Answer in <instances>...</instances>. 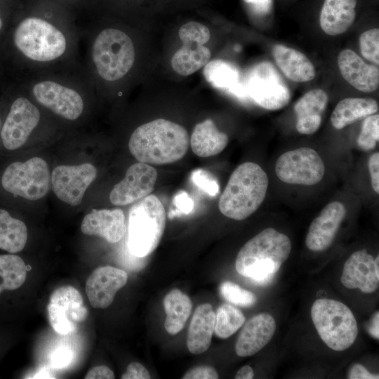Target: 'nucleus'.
Masks as SVG:
<instances>
[{"label":"nucleus","mask_w":379,"mask_h":379,"mask_svg":"<svg viewBox=\"0 0 379 379\" xmlns=\"http://www.w3.org/2000/svg\"><path fill=\"white\" fill-rule=\"evenodd\" d=\"M1 27H2V21H1V19L0 18V29H1Z\"/></svg>","instance_id":"obj_49"},{"label":"nucleus","mask_w":379,"mask_h":379,"mask_svg":"<svg viewBox=\"0 0 379 379\" xmlns=\"http://www.w3.org/2000/svg\"><path fill=\"white\" fill-rule=\"evenodd\" d=\"M81 230L84 234L101 237L109 243H117L126 232L124 212L119 208L93 209L84 218Z\"/></svg>","instance_id":"obj_22"},{"label":"nucleus","mask_w":379,"mask_h":379,"mask_svg":"<svg viewBox=\"0 0 379 379\" xmlns=\"http://www.w3.org/2000/svg\"><path fill=\"white\" fill-rule=\"evenodd\" d=\"M215 322V314L211 304H201L196 308L187 337V347L192 354H201L209 348Z\"/></svg>","instance_id":"obj_24"},{"label":"nucleus","mask_w":379,"mask_h":379,"mask_svg":"<svg viewBox=\"0 0 379 379\" xmlns=\"http://www.w3.org/2000/svg\"><path fill=\"white\" fill-rule=\"evenodd\" d=\"M47 311L51 326L62 335L74 333L88 316L81 295L71 286H61L51 293Z\"/></svg>","instance_id":"obj_12"},{"label":"nucleus","mask_w":379,"mask_h":379,"mask_svg":"<svg viewBox=\"0 0 379 379\" xmlns=\"http://www.w3.org/2000/svg\"><path fill=\"white\" fill-rule=\"evenodd\" d=\"M252 11L258 15L268 14L272 6L273 0H244Z\"/></svg>","instance_id":"obj_42"},{"label":"nucleus","mask_w":379,"mask_h":379,"mask_svg":"<svg viewBox=\"0 0 379 379\" xmlns=\"http://www.w3.org/2000/svg\"><path fill=\"white\" fill-rule=\"evenodd\" d=\"M190 146L189 134L182 126L157 119L138 126L131 134L128 148L139 161L164 165L180 160Z\"/></svg>","instance_id":"obj_1"},{"label":"nucleus","mask_w":379,"mask_h":379,"mask_svg":"<svg viewBox=\"0 0 379 379\" xmlns=\"http://www.w3.org/2000/svg\"><path fill=\"white\" fill-rule=\"evenodd\" d=\"M275 173L284 182L310 186L322 180L325 166L316 150L301 147L282 154L276 161Z\"/></svg>","instance_id":"obj_10"},{"label":"nucleus","mask_w":379,"mask_h":379,"mask_svg":"<svg viewBox=\"0 0 379 379\" xmlns=\"http://www.w3.org/2000/svg\"><path fill=\"white\" fill-rule=\"evenodd\" d=\"M0 128H1V119H0Z\"/></svg>","instance_id":"obj_50"},{"label":"nucleus","mask_w":379,"mask_h":379,"mask_svg":"<svg viewBox=\"0 0 379 379\" xmlns=\"http://www.w3.org/2000/svg\"><path fill=\"white\" fill-rule=\"evenodd\" d=\"M173 203L176 208L184 213H190L193 207L194 202L185 192L178 193L174 198Z\"/></svg>","instance_id":"obj_45"},{"label":"nucleus","mask_w":379,"mask_h":379,"mask_svg":"<svg viewBox=\"0 0 379 379\" xmlns=\"http://www.w3.org/2000/svg\"><path fill=\"white\" fill-rule=\"evenodd\" d=\"M245 320L241 310L232 305L223 304L216 311L214 332L220 338H227L243 326Z\"/></svg>","instance_id":"obj_33"},{"label":"nucleus","mask_w":379,"mask_h":379,"mask_svg":"<svg viewBox=\"0 0 379 379\" xmlns=\"http://www.w3.org/2000/svg\"><path fill=\"white\" fill-rule=\"evenodd\" d=\"M379 140V114L366 117L357 138V145L363 151L373 150Z\"/></svg>","instance_id":"obj_35"},{"label":"nucleus","mask_w":379,"mask_h":379,"mask_svg":"<svg viewBox=\"0 0 379 379\" xmlns=\"http://www.w3.org/2000/svg\"><path fill=\"white\" fill-rule=\"evenodd\" d=\"M128 281L127 273L112 266L97 268L86 282V292L91 305L105 309L113 302L117 292Z\"/></svg>","instance_id":"obj_18"},{"label":"nucleus","mask_w":379,"mask_h":379,"mask_svg":"<svg viewBox=\"0 0 379 379\" xmlns=\"http://www.w3.org/2000/svg\"><path fill=\"white\" fill-rule=\"evenodd\" d=\"M273 55L282 73L290 80L295 82H306L314 78V67L302 53L277 44L273 48Z\"/></svg>","instance_id":"obj_27"},{"label":"nucleus","mask_w":379,"mask_h":379,"mask_svg":"<svg viewBox=\"0 0 379 379\" xmlns=\"http://www.w3.org/2000/svg\"><path fill=\"white\" fill-rule=\"evenodd\" d=\"M311 317L323 342L331 350L350 348L358 335V326L350 309L344 303L328 298L316 300Z\"/></svg>","instance_id":"obj_5"},{"label":"nucleus","mask_w":379,"mask_h":379,"mask_svg":"<svg viewBox=\"0 0 379 379\" xmlns=\"http://www.w3.org/2000/svg\"><path fill=\"white\" fill-rule=\"evenodd\" d=\"M361 55L375 65L379 64V29L373 28L363 32L359 38Z\"/></svg>","instance_id":"obj_36"},{"label":"nucleus","mask_w":379,"mask_h":379,"mask_svg":"<svg viewBox=\"0 0 379 379\" xmlns=\"http://www.w3.org/2000/svg\"><path fill=\"white\" fill-rule=\"evenodd\" d=\"M122 379H149L151 378L148 370L138 362H131L128 364Z\"/></svg>","instance_id":"obj_40"},{"label":"nucleus","mask_w":379,"mask_h":379,"mask_svg":"<svg viewBox=\"0 0 379 379\" xmlns=\"http://www.w3.org/2000/svg\"><path fill=\"white\" fill-rule=\"evenodd\" d=\"M51 175L45 160L32 157L25 162L11 164L4 171L1 184L7 192L35 201L44 197L48 192Z\"/></svg>","instance_id":"obj_8"},{"label":"nucleus","mask_w":379,"mask_h":379,"mask_svg":"<svg viewBox=\"0 0 379 379\" xmlns=\"http://www.w3.org/2000/svg\"><path fill=\"white\" fill-rule=\"evenodd\" d=\"M178 35L183 45L173 56L171 65L176 73L188 76L211 59V51L204 46L210 39V31L203 24L189 22L180 28Z\"/></svg>","instance_id":"obj_11"},{"label":"nucleus","mask_w":379,"mask_h":379,"mask_svg":"<svg viewBox=\"0 0 379 379\" xmlns=\"http://www.w3.org/2000/svg\"><path fill=\"white\" fill-rule=\"evenodd\" d=\"M163 204L154 194L139 200L130 209L127 246L135 256L145 257L158 246L166 227Z\"/></svg>","instance_id":"obj_4"},{"label":"nucleus","mask_w":379,"mask_h":379,"mask_svg":"<svg viewBox=\"0 0 379 379\" xmlns=\"http://www.w3.org/2000/svg\"><path fill=\"white\" fill-rule=\"evenodd\" d=\"M27 265L14 253L0 255V294L20 288L27 277Z\"/></svg>","instance_id":"obj_32"},{"label":"nucleus","mask_w":379,"mask_h":379,"mask_svg":"<svg viewBox=\"0 0 379 379\" xmlns=\"http://www.w3.org/2000/svg\"><path fill=\"white\" fill-rule=\"evenodd\" d=\"M379 313L378 311L375 312L371 319L370 320L367 329L368 333L375 339H379Z\"/></svg>","instance_id":"obj_46"},{"label":"nucleus","mask_w":379,"mask_h":379,"mask_svg":"<svg viewBox=\"0 0 379 379\" xmlns=\"http://www.w3.org/2000/svg\"><path fill=\"white\" fill-rule=\"evenodd\" d=\"M357 0H324L319 17L322 30L335 36L345 32L356 17Z\"/></svg>","instance_id":"obj_26"},{"label":"nucleus","mask_w":379,"mask_h":379,"mask_svg":"<svg viewBox=\"0 0 379 379\" xmlns=\"http://www.w3.org/2000/svg\"><path fill=\"white\" fill-rule=\"evenodd\" d=\"M92 59L99 76L108 81L124 77L135 60L131 39L123 31L107 28L101 31L92 46Z\"/></svg>","instance_id":"obj_7"},{"label":"nucleus","mask_w":379,"mask_h":379,"mask_svg":"<svg viewBox=\"0 0 379 379\" xmlns=\"http://www.w3.org/2000/svg\"><path fill=\"white\" fill-rule=\"evenodd\" d=\"M164 307L166 316L165 329L169 334L175 335L184 328L191 314L192 302L185 293L173 289L166 295Z\"/></svg>","instance_id":"obj_30"},{"label":"nucleus","mask_w":379,"mask_h":379,"mask_svg":"<svg viewBox=\"0 0 379 379\" xmlns=\"http://www.w3.org/2000/svg\"><path fill=\"white\" fill-rule=\"evenodd\" d=\"M347 378L350 379H378V375L371 373L363 365L355 364L349 370Z\"/></svg>","instance_id":"obj_43"},{"label":"nucleus","mask_w":379,"mask_h":379,"mask_svg":"<svg viewBox=\"0 0 379 379\" xmlns=\"http://www.w3.org/2000/svg\"><path fill=\"white\" fill-rule=\"evenodd\" d=\"M157 180V170L149 164L138 162L127 170L125 177L116 184L109 194L115 206H126L151 194Z\"/></svg>","instance_id":"obj_16"},{"label":"nucleus","mask_w":379,"mask_h":379,"mask_svg":"<svg viewBox=\"0 0 379 379\" xmlns=\"http://www.w3.org/2000/svg\"><path fill=\"white\" fill-rule=\"evenodd\" d=\"M328 95L322 89L307 92L294 105L296 129L304 135L314 133L320 127L322 114L328 103Z\"/></svg>","instance_id":"obj_23"},{"label":"nucleus","mask_w":379,"mask_h":379,"mask_svg":"<svg viewBox=\"0 0 379 379\" xmlns=\"http://www.w3.org/2000/svg\"><path fill=\"white\" fill-rule=\"evenodd\" d=\"M203 74L213 87L239 98H248L244 79L234 65L222 60H214L204 66Z\"/></svg>","instance_id":"obj_25"},{"label":"nucleus","mask_w":379,"mask_h":379,"mask_svg":"<svg viewBox=\"0 0 379 379\" xmlns=\"http://www.w3.org/2000/svg\"><path fill=\"white\" fill-rule=\"evenodd\" d=\"M114 378V372L105 365L93 367L84 377L86 379H113Z\"/></svg>","instance_id":"obj_44"},{"label":"nucleus","mask_w":379,"mask_h":379,"mask_svg":"<svg viewBox=\"0 0 379 379\" xmlns=\"http://www.w3.org/2000/svg\"><path fill=\"white\" fill-rule=\"evenodd\" d=\"M378 111V102L372 98H347L336 105L331 115V122L335 129L340 130Z\"/></svg>","instance_id":"obj_29"},{"label":"nucleus","mask_w":379,"mask_h":379,"mask_svg":"<svg viewBox=\"0 0 379 379\" xmlns=\"http://www.w3.org/2000/svg\"><path fill=\"white\" fill-rule=\"evenodd\" d=\"M96 175L97 169L90 163L58 166L51 174L53 190L61 201L77 206L81 203L86 190Z\"/></svg>","instance_id":"obj_13"},{"label":"nucleus","mask_w":379,"mask_h":379,"mask_svg":"<svg viewBox=\"0 0 379 379\" xmlns=\"http://www.w3.org/2000/svg\"><path fill=\"white\" fill-rule=\"evenodd\" d=\"M291 247L287 235L274 228H266L240 249L235 261L236 270L258 285H267L288 258Z\"/></svg>","instance_id":"obj_2"},{"label":"nucleus","mask_w":379,"mask_h":379,"mask_svg":"<svg viewBox=\"0 0 379 379\" xmlns=\"http://www.w3.org/2000/svg\"><path fill=\"white\" fill-rule=\"evenodd\" d=\"M72 358L73 352L69 347H60L51 354V362L55 368H62L69 364Z\"/></svg>","instance_id":"obj_39"},{"label":"nucleus","mask_w":379,"mask_h":379,"mask_svg":"<svg viewBox=\"0 0 379 379\" xmlns=\"http://www.w3.org/2000/svg\"><path fill=\"white\" fill-rule=\"evenodd\" d=\"M340 281L349 289L375 292L379 286V256L373 258L365 249L354 252L345 262Z\"/></svg>","instance_id":"obj_17"},{"label":"nucleus","mask_w":379,"mask_h":379,"mask_svg":"<svg viewBox=\"0 0 379 379\" xmlns=\"http://www.w3.org/2000/svg\"><path fill=\"white\" fill-rule=\"evenodd\" d=\"M244 84L248 97L266 109H279L291 100L288 88L270 62L254 66L248 72Z\"/></svg>","instance_id":"obj_9"},{"label":"nucleus","mask_w":379,"mask_h":379,"mask_svg":"<svg viewBox=\"0 0 379 379\" xmlns=\"http://www.w3.org/2000/svg\"><path fill=\"white\" fill-rule=\"evenodd\" d=\"M13 40L19 51L35 62L54 60L67 48V40L61 30L39 17L22 20L15 30Z\"/></svg>","instance_id":"obj_6"},{"label":"nucleus","mask_w":379,"mask_h":379,"mask_svg":"<svg viewBox=\"0 0 379 379\" xmlns=\"http://www.w3.org/2000/svg\"><path fill=\"white\" fill-rule=\"evenodd\" d=\"M41 114L27 98L20 97L11 105L1 131L6 149L14 150L22 147L38 125Z\"/></svg>","instance_id":"obj_14"},{"label":"nucleus","mask_w":379,"mask_h":379,"mask_svg":"<svg viewBox=\"0 0 379 379\" xmlns=\"http://www.w3.org/2000/svg\"><path fill=\"white\" fill-rule=\"evenodd\" d=\"M253 370L248 365H245L242 366L235 375L236 379H252L253 378Z\"/></svg>","instance_id":"obj_47"},{"label":"nucleus","mask_w":379,"mask_h":379,"mask_svg":"<svg viewBox=\"0 0 379 379\" xmlns=\"http://www.w3.org/2000/svg\"><path fill=\"white\" fill-rule=\"evenodd\" d=\"M371 186L376 194L379 193V152L371 155L368 162Z\"/></svg>","instance_id":"obj_41"},{"label":"nucleus","mask_w":379,"mask_h":379,"mask_svg":"<svg viewBox=\"0 0 379 379\" xmlns=\"http://www.w3.org/2000/svg\"><path fill=\"white\" fill-rule=\"evenodd\" d=\"M276 321L268 313H260L251 318L240 331L235 344L236 354L241 357L253 355L272 338Z\"/></svg>","instance_id":"obj_20"},{"label":"nucleus","mask_w":379,"mask_h":379,"mask_svg":"<svg viewBox=\"0 0 379 379\" xmlns=\"http://www.w3.org/2000/svg\"><path fill=\"white\" fill-rule=\"evenodd\" d=\"M219 378L216 370L210 366H195L187 371L183 379H217Z\"/></svg>","instance_id":"obj_38"},{"label":"nucleus","mask_w":379,"mask_h":379,"mask_svg":"<svg viewBox=\"0 0 379 379\" xmlns=\"http://www.w3.org/2000/svg\"><path fill=\"white\" fill-rule=\"evenodd\" d=\"M346 214L345 206L332 201L321 210L311 222L305 238L307 247L312 251H323L332 244Z\"/></svg>","instance_id":"obj_19"},{"label":"nucleus","mask_w":379,"mask_h":379,"mask_svg":"<svg viewBox=\"0 0 379 379\" xmlns=\"http://www.w3.org/2000/svg\"><path fill=\"white\" fill-rule=\"evenodd\" d=\"M268 185V176L258 164L246 161L240 164L220 197V211L235 220L248 218L263 202Z\"/></svg>","instance_id":"obj_3"},{"label":"nucleus","mask_w":379,"mask_h":379,"mask_svg":"<svg viewBox=\"0 0 379 379\" xmlns=\"http://www.w3.org/2000/svg\"><path fill=\"white\" fill-rule=\"evenodd\" d=\"M35 100L55 114L75 120L82 114L84 101L75 90L53 81L37 82L32 87Z\"/></svg>","instance_id":"obj_15"},{"label":"nucleus","mask_w":379,"mask_h":379,"mask_svg":"<svg viewBox=\"0 0 379 379\" xmlns=\"http://www.w3.org/2000/svg\"><path fill=\"white\" fill-rule=\"evenodd\" d=\"M228 141V135L220 131L211 119L197 124L190 139L192 152L200 157L220 154L227 147Z\"/></svg>","instance_id":"obj_28"},{"label":"nucleus","mask_w":379,"mask_h":379,"mask_svg":"<svg viewBox=\"0 0 379 379\" xmlns=\"http://www.w3.org/2000/svg\"><path fill=\"white\" fill-rule=\"evenodd\" d=\"M191 180L199 189L210 196H215L219 192L217 180L205 170L194 171L191 175Z\"/></svg>","instance_id":"obj_37"},{"label":"nucleus","mask_w":379,"mask_h":379,"mask_svg":"<svg viewBox=\"0 0 379 379\" xmlns=\"http://www.w3.org/2000/svg\"><path fill=\"white\" fill-rule=\"evenodd\" d=\"M234 49H235L236 51H239L241 50V46H236L235 48H234Z\"/></svg>","instance_id":"obj_48"},{"label":"nucleus","mask_w":379,"mask_h":379,"mask_svg":"<svg viewBox=\"0 0 379 379\" xmlns=\"http://www.w3.org/2000/svg\"><path fill=\"white\" fill-rule=\"evenodd\" d=\"M27 239V230L20 220L13 218L10 213L0 209V249L10 253L21 251Z\"/></svg>","instance_id":"obj_31"},{"label":"nucleus","mask_w":379,"mask_h":379,"mask_svg":"<svg viewBox=\"0 0 379 379\" xmlns=\"http://www.w3.org/2000/svg\"><path fill=\"white\" fill-rule=\"evenodd\" d=\"M338 65L343 77L356 89L371 93L379 85V69L369 65L350 49L342 51L338 56Z\"/></svg>","instance_id":"obj_21"},{"label":"nucleus","mask_w":379,"mask_h":379,"mask_svg":"<svg viewBox=\"0 0 379 379\" xmlns=\"http://www.w3.org/2000/svg\"><path fill=\"white\" fill-rule=\"evenodd\" d=\"M220 291L225 300L239 306L251 307L257 300L253 293L229 281L221 284Z\"/></svg>","instance_id":"obj_34"}]
</instances>
